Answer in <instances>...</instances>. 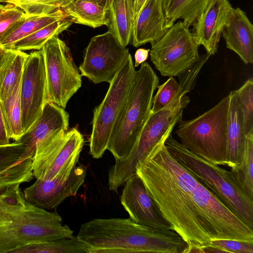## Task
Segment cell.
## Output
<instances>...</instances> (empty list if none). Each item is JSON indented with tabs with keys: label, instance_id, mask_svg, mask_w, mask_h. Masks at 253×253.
<instances>
[{
	"label": "cell",
	"instance_id": "cell-1",
	"mask_svg": "<svg viewBox=\"0 0 253 253\" xmlns=\"http://www.w3.org/2000/svg\"><path fill=\"white\" fill-rule=\"evenodd\" d=\"M136 174L171 230L188 245L218 239L253 242V229L181 164L165 141L137 165Z\"/></svg>",
	"mask_w": 253,
	"mask_h": 253
},
{
	"label": "cell",
	"instance_id": "cell-2",
	"mask_svg": "<svg viewBox=\"0 0 253 253\" xmlns=\"http://www.w3.org/2000/svg\"><path fill=\"white\" fill-rule=\"evenodd\" d=\"M77 237L89 253H184L188 244L171 230L156 229L128 218H95L82 225Z\"/></svg>",
	"mask_w": 253,
	"mask_h": 253
},
{
	"label": "cell",
	"instance_id": "cell-3",
	"mask_svg": "<svg viewBox=\"0 0 253 253\" xmlns=\"http://www.w3.org/2000/svg\"><path fill=\"white\" fill-rule=\"evenodd\" d=\"M73 237L60 215L28 202L20 185L0 191V253L26 245Z\"/></svg>",
	"mask_w": 253,
	"mask_h": 253
},
{
	"label": "cell",
	"instance_id": "cell-4",
	"mask_svg": "<svg viewBox=\"0 0 253 253\" xmlns=\"http://www.w3.org/2000/svg\"><path fill=\"white\" fill-rule=\"evenodd\" d=\"M159 78L146 62L135 71L126 98L119 112L107 149L115 159L125 160L131 153L150 114Z\"/></svg>",
	"mask_w": 253,
	"mask_h": 253
},
{
	"label": "cell",
	"instance_id": "cell-5",
	"mask_svg": "<svg viewBox=\"0 0 253 253\" xmlns=\"http://www.w3.org/2000/svg\"><path fill=\"white\" fill-rule=\"evenodd\" d=\"M189 92L179 85L175 96L165 108L150 114L130 155L125 160L115 159L114 165L109 169L110 190L117 192L120 186L136 174L137 165L150 151L171 134L175 125L182 120L183 110L190 102L186 95Z\"/></svg>",
	"mask_w": 253,
	"mask_h": 253
},
{
	"label": "cell",
	"instance_id": "cell-6",
	"mask_svg": "<svg viewBox=\"0 0 253 253\" xmlns=\"http://www.w3.org/2000/svg\"><path fill=\"white\" fill-rule=\"evenodd\" d=\"M165 145L181 164L253 229V199L237 185L229 171L192 153L171 134L166 140Z\"/></svg>",
	"mask_w": 253,
	"mask_h": 253
},
{
	"label": "cell",
	"instance_id": "cell-7",
	"mask_svg": "<svg viewBox=\"0 0 253 253\" xmlns=\"http://www.w3.org/2000/svg\"><path fill=\"white\" fill-rule=\"evenodd\" d=\"M229 96L201 115L179 122L175 133L192 153L216 165L227 166Z\"/></svg>",
	"mask_w": 253,
	"mask_h": 253
},
{
	"label": "cell",
	"instance_id": "cell-8",
	"mask_svg": "<svg viewBox=\"0 0 253 253\" xmlns=\"http://www.w3.org/2000/svg\"><path fill=\"white\" fill-rule=\"evenodd\" d=\"M130 54L109 84L102 102L94 108L90 138V153L99 159L107 149L119 112L127 95L135 72Z\"/></svg>",
	"mask_w": 253,
	"mask_h": 253
},
{
	"label": "cell",
	"instance_id": "cell-9",
	"mask_svg": "<svg viewBox=\"0 0 253 253\" xmlns=\"http://www.w3.org/2000/svg\"><path fill=\"white\" fill-rule=\"evenodd\" d=\"M199 46L189 28L180 20L151 46L150 59L162 76H178L198 60Z\"/></svg>",
	"mask_w": 253,
	"mask_h": 253
},
{
	"label": "cell",
	"instance_id": "cell-10",
	"mask_svg": "<svg viewBox=\"0 0 253 253\" xmlns=\"http://www.w3.org/2000/svg\"><path fill=\"white\" fill-rule=\"evenodd\" d=\"M44 60L48 101L63 108L82 86V76L70 48L58 36L42 48Z\"/></svg>",
	"mask_w": 253,
	"mask_h": 253
},
{
	"label": "cell",
	"instance_id": "cell-11",
	"mask_svg": "<svg viewBox=\"0 0 253 253\" xmlns=\"http://www.w3.org/2000/svg\"><path fill=\"white\" fill-rule=\"evenodd\" d=\"M84 144L83 135L75 128L63 132L38 149L33 159L36 179H66L76 167Z\"/></svg>",
	"mask_w": 253,
	"mask_h": 253
},
{
	"label": "cell",
	"instance_id": "cell-12",
	"mask_svg": "<svg viewBox=\"0 0 253 253\" xmlns=\"http://www.w3.org/2000/svg\"><path fill=\"white\" fill-rule=\"evenodd\" d=\"M130 54L111 33L92 37L85 49L79 69L84 76L95 84L110 83Z\"/></svg>",
	"mask_w": 253,
	"mask_h": 253
},
{
	"label": "cell",
	"instance_id": "cell-13",
	"mask_svg": "<svg viewBox=\"0 0 253 253\" xmlns=\"http://www.w3.org/2000/svg\"><path fill=\"white\" fill-rule=\"evenodd\" d=\"M22 125L26 131L40 117L48 101L44 56L42 49L28 54L20 85Z\"/></svg>",
	"mask_w": 253,
	"mask_h": 253
},
{
	"label": "cell",
	"instance_id": "cell-14",
	"mask_svg": "<svg viewBox=\"0 0 253 253\" xmlns=\"http://www.w3.org/2000/svg\"><path fill=\"white\" fill-rule=\"evenodd\" d=\"M86 169L83 166L75 167L66 179H37L24 190L26 200L32 205L44 210L56 209L64 200L76 195L83 184Z\"/></svg>",
	"mask_w": 253,
	"mask_h": 253
},
{
	"label": "cell",
	"instance_id": "cell-15",
	"mask_svg": "<svg viewBox=\"0 0 253 253\" xmlns=\"http://www.w3.org/2000/svg\"><path fill=\"white\" fill-rule=\"evenodd\" d=\"M121 203L134 221L150 227L171 230L148 193L139 176L135 174L125 183Z\"/></svg>",
	"mask_w": 253,
	"mask_h": 253
},
{
	"label": "cell",
	"instance_id": "cell-16",
	"mask_svg": "<svg viewBox=\"0 0 253 253\" xmlns=\"http://www.w3.org/2000/svg\"><path fill=\"white\" fill-rule=\"evenodd\" d=\"M233 8L228 0H210L192 26L197 43L203 45L210 55L217 51L222 32Z\"/></svg>",
	"mask_w": 253,
	"mask_h": 253
},
{
	"label": "cell",
	"instance_id": "cell-17",
	"mask_svg": "<svg viewBox=\"0 0 253 253\" xmlns=\"http://www.w3.org/2000/svg\"><path fill=\"white\" fill-rule=\"evenodd\" d=\"M69 124V115L64 109L48 101L40 117L16 142L26 145L34 158L40 147L67 131Z\"/></svg>",
	"mask_w": 253,
	"mask_h": 253
},
{
	"label": "cell",
	"instance_id": "cell-18",
	"mask_svg": "<svg viewBox=\"0 0 253 253\" xmlns=\"http://www.w3.org/2000/svg\"><path fill=\"white\" fill-rule=\"evenodd\" d=\"M33 156L27 146L14 141L0 146V191L30 182Z\"/></svg>",
	"mask_w": 253,
	"mask_h": 253
},
{
	"label": "cell",
	"instance_id": "cell-19",
	"mask_svg": "<svg viewBox=\"0 0 253 253\" xmlns=\"http://www.w3.org/2000/svg\"><path fill=\"white\" fill-rule=\"evenodd\" d=\"M221 36L245 64L253 63V25L244 11L233 8Z\"/></svg>",
	"mask_w": 253,
	"mask_h": 253
},
{
	"label": "cell",
	"instance_id": "cell-20",
	"mask_svg": "<svg viewBox=\"0 0 253 253\" xmlns=\"http://www.w3.org/2000/svg\"><path fill=\"white\" fill-rule=\"evenodd\" d=\"M165 23L161 0H147L133 24L132 45L135 47L147 43L154 45L166 32Z\"/></svg>",
	"mask_w": 253,
	"mask_h": 253
},
{
	"label": "cell",
	"instance_id": "cell-21",
	"mask_svg": "<svg viewBox=\"0 0 253 253\" xmlns=\"http://www.w3.org/2000/svg\"><path fill=\"white\" fill-rule=\"evenodd\" d=\"M228 96L227 166L232 168L240 163L246 135L237 90L231 91Z\"/></svg>",
	"mask_w": 253,
	"mask_h": 253
},
{
	"label": "cell",
	"instance_id": "cell-22",
	"mask_svg": "<svg viewBox=\"0 0 253 253\" xmlns=\"http://www.w3.org/2000/svg\"><path fill=\"white\" fill-rule=\"evenodd\" d=\"M108 31L124 46L131 40L133 26L130 0H111L108 10Z\"/></svg>",
	"mask_w": 253,
	"mask_h": 253
},
{
	"label": "cell",
	"instance_id": "cell-23",
	"mask_svg": "<svg viewBox=\"0 0 253 253\" xmlns=\"http://www.w3.org/2000/svg\"><path fill=\"white\" fill-rule=\"evenodd\" d=\"M65 18L72 23L96 28L108 23V8L86 0H73L62 7Z\"/></svg>",
	"mask_w": 253,
	"mask_h": 253
},
{
	"label": "cell",
	"instance_id": "cell-24",
	"mask_svg": "<svg viewBox=\"0 0 253 253\" xmlns=\"http://www.w3.org/2000/svg\"><path fill=\"white\" fill-rule=\"evenodd\" d=\"M209 0H161L165 30L179 19L189 28L196 22Z\"/></svg>",
	"mask_w": 253,
	"mask_h": 253
},
{
	"label": "cell",
	"instance_id": "cell-25",
	"mask_svg": "<svg viewBox=\"0 0 253 253\" xmlns=\"http://www.w3.org/2000/svg\"><path fill=\"white\" fill-rule=\"evenodd\" d=\"M88 247L77 237L41 241L18 247L10 253H89Z\"/></svg>",
	"mask_w": 253,
	"mask_h": 253
},
{
	"label": "cell",
	"instance_id": "cell-26",
	"mask_svg": "<svg viewBox=\"0 0 253 253\" xmlns=\"http://www.w3.org/2000/svg\"><path fill=\"white\" fill-rule=\"evenodd\" d=\"M21 81L8 98L0 101L3 120L9 138L18 141L24 134L20 100Z\"/></svg>",
	"mask_w": 253,
	"mask_h": 253
},
{
	"label": "cell",
	"instance_id": "cell-27",
	"mask_svg": "<svg viewBox=\"0 0 253 253\" xmlns=\"http://www.w3.org/2000/svg\"><path fill=\"white\" fill-rule=\"evenodd\" d=\"M229 172L237 185L253 199V131L246 135L240 163Z\"/></svg>",
	"mask_w": 253,
	"mask_h": 253
},
{
	"label": "cell",
	"instance_id": "cell-28",
	"mask_svg": "<svg viewBox=\"0 0 253 253\" xmlns=\"http://www.w3.org/2000/svg\"><path fill=\"white\" fill-rule=\"evenodd\" d=\"M28 54L15 50L0 70V101L7 99L21 81Z\"/></svg>",
	"mask_w": 253,
	"mask_h": 253
},
{
	"label": "cell",
	"instance_id": "cell-29",
	"mask_svg": "<svg viewBox=\"0 0 253 253\" xmlns=\"http://www.w3.org/2000/svg\"><path fill=\"white\" fill-rule=\"evenodd\" d=\"M72 23L66 19L53 22L16 42L11 49L22 51L40 50L49 40L68 29Z\"/></svg>",
	"mask_w": 253,
	"mask_h": 253
},
{
	"label": "cell",
	"instance_id": "cell-30",
	"mask_svg": "<svg viewBox=\"0 0 253 253\" xmlns=\"http://www.w3.org/2000/svg\"><path fill=\"white\" fill-rule=\"evenodd\" d=\"M63 19L65 18L61 9L46 15H28L26 20L1 42L0 46L11 49L16 42L53 22Z\"/></svg>",
	"mask_w": 253,
	"mask_h": 253
},
{
	"label": "cell",
	"instance_id": "cell-31",
	"mask_svg": "<svg viewBox=\"0 0 253 253\" xmlns=\"http://www.w3.org/2000/svg\"><path fill=\"white\" fill-rule=\"evenodd\" d=\"M73 0H7L22 10L28 16L42 15L53 12Z\"/></svg>",
	"mask_w": 253,
	"mask_h": 253
},
{
	"label": "cell",
	"instance_id": "cell-32",
	"mask_svg": "<svg viewBox=\"0 0 253 253\" xmlns=\"http://www.w3.org/2000/svg\"><path fill=\"white\" fill-rule=\"evenodd\" d=\"M246 135L253 131V80L250 78L237 90Z\"/></svg>",
	"mask_w": 253,
	"mask_h": 253
},
{
	"label": "cell",
	"instance_id": "cell-33",
	"mask_svg": "<svg viewBox=\"0 0 253 253\" xmlns=\"http://www.w3.org/2000/svg\"><path fill=\"white\" fill-rule=\"evenodd\" d=\"M28 15L19 7L8 3L0 14V43L27 18Z\"/></svg>",
	"mask_w": 253,
	"mask_h": 253
},
{
	"label": "cell",
	"instance_id": "cell-34",
	"mask_svg": "<svg viewBox=\"0 0 253 253\" xmlns=\"http://www.w3.org/2000/svg\"><path fill=\"white\" fill-rule=\"evenodd\" d=\"M179 87V83L173 77H170L164 83L158 85L157 93L153 97L150 114L165 108L175 96Z\"/></svg>",
	"mask_w": 253,
	"mask_h": 253
},
{
	"label": "cell",
	"instance_id": "cell-35",
	"mask_svg": "<svg viewBox=\"0 0 253 253\" xmlns=\"http://www.w3.org/2000/svg\"><path fill=\"white\" fill-rule=\"evenodd\" d=\"M206 245L219 248L226 253H253V242L251 241L218 239L211 240Z\"/></svg>",
	"mask_w": 253,
	"mask_h": 253
},
{
	"label": "cell",
	"instance_id": "cell-36",
	"mask_svg": "<svg viewBox=\"0 0 253 253\" xmlns=\"http://www.w3.org/2000/svg\"><path fill=\"white\" fill-rule=\"evenodd\" d=\"M14 51L13 49L4 48L0 46V70ZM9 140L4 126L0 104V146L9 144Z\"/></svg>",
	"mask_w": 253,
	"mask_h": 253
},
{
	"label": "cell",
	"instance_id": "cell-37",
	"mask_svg": "<svg viewBox=\"0 0 253 253\" xmlns=\"http://www.w3.org/2000/svg\"><path fill=\"white\" fill-rule=\"evenodd\" d=\"M150 49L145 48L138 49L134 55V67H138L140 64L144 62L148 58Z\"/></svg>",
	"mask_w": 253,
	"mask_h": 253
},
{
	"label": "cell",
	"instance_id": "cell-38",
	"mask_svg": "<svg viewBox=\"0 0 253 253\" xmlns=\"http://www.w3.org/2000/svg\"><path fill=\"white\" fill-rule=\"evenodd\" d=\"M131 3L133 24L147 0H130Z\"/></svg>",
	"mask_w": 253,
	"mask_h": 253
},
{
	"label": "cell",
	"instance_id": "cell-39",
	"mask_svg": "<svg viewBox=\"0 0 253 253\" xmlns=\"http://www.w3.org/2000/svg\"><path fill=\"white\" fill-rule=\"evenodd\" d=\"M98 3L108 8L109 4L111 0H86Z\"/></svg>",
	"mask_w": 253,
	"mask_h": 253
},
{
	"label": "cell",
	"instance_id": "cell-40",
	"mask_svg": "<svg viewBox=\"0 0 253 253\" xmlns=\"http://www.w3.org/2000/svg\"><path fill=\"white\" fill-rule=\"evenodd\" d=\"M5 5H2L0 4V14L1 12L2 11L3 8H4Z\"/></svg>",
	"mask_w": 253,
	"mask_h": 253
},
{
	"label": "cell",
	"instance_id": "cell-41",
	"mask_svg": "<svg viewBox=\"0 0 253 253\" xmlns=\"http://www.w3.org/2000/svg\"><path fill=\"white\" fill-rule=\"evenodd\" d=\"M7 0H0V2H7Z\"/></svg>",
	"mask_w": 253,
	"mask_h": 253
}]
</instances>
